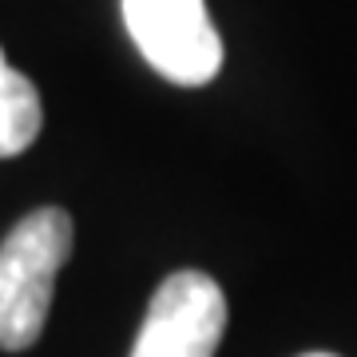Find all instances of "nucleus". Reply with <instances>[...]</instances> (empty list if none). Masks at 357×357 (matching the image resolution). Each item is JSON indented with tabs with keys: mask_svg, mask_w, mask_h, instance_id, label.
Instances as JSON below:
<instances>
[{
	"mask_svg": "<svg viewBox=\"0 0 357 357\" xmlns=\"http://www.w3.org/2000/svg\"><path fill=\"white\" fill-rule=\"evenodd\" d=\"M72 234L68 211L40 206L0 243V349L20 354L36 345L52 310L56 274L72 255Z\"/></svg>",
	"mask_w": 357,
	"mask_h": 357,
	"instance_id": "nucleus-1",
	"label": "nucleus"
},
{
	"mask_svg": "<svg viewBox=\"0 0 357 357\" xmlns=\"http://www.w3.org/2000/svg\"><path fill=\"white\" fill-rule=\"evenodd\" d=\"M123 24L143 60L171 84L203 88L222 68V40L203 0H123Z\"/></svg>",
	"mask_w": 357,
	"mask_h": 357,
	"instance_id": "nucleus-2",
	"label": "nucleus"
},
{
	"mask_svg": "<svg viewBox=\"0 0 357 357\" xmlns=\"http://www.w3.org/2000/svg\"><path fill=\"white\" fill-rule=\"evenodd\" d=\"M222 330V286L203 270H178L155 290L131 357H215Z\"/></svg>",
	"mask_w": 357,
	"mask_h": 357,
	"instance_id": "nucleus-3",
	"label": "nucleus"
},
{
	"mask_svg": "<svg viewBox=\"0 0 357 357\" xmlns=\"http://www.w3.org/2000/svg\"><path fill=\"white\" fill-rule=\"evenodd\" d=\"M44 112H40V96L32 79L8 68L4 52H0V159L28 151L40 135Z\"/></svg>",
	"mask_w": 357,
	"mask_h": 357,
	"instance_id": "nucleus-4",
	"label": "nucleus"
}]
</instances>
